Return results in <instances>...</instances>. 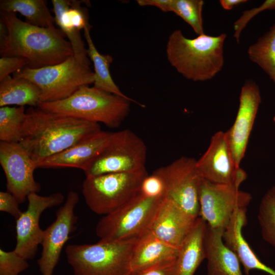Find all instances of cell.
<instances>
[{
    "instance_id": "16",
    "label": "cell",
    "mask_w": 275,
    "mask_h": 275,
    "mask_svg": "<svg viewBox=\"0 0 275 275\" xmlns=\"http://www.w3.org/2000/svg\"><path fill=\"white\" fill-rule=\"evenodd\" d=\"M261 99L258 86L252 81L241 88L239 105L232 126L226 132L235 165L240 167Z\"/></svg>"
},
{
    "instance_id": "11",
    "label": "cell",
    "mask_w": 275,
    "mask_h": 275,
    "mask_svg": "<svg viewBox=\"0 0 275 275\" xmlns=\"http://www.w3.org/2000/svg\"><path fill=\"white\" fill-rule=\"evenodd\" d=\"M251 195L233 184H219L202 178L199 189L200 216L212 228L225 229L237 208H245Z\"/></svg>"
},
{
    "instance_id": "29",
    "label": "cell",
    "mask_w": 275,
    "mask_h": 275,
    "mask_svg": "<svg viewBox=\"0 0 275 275\" xmlns=\"http://www.w3.org/2000/svg\"><path fill=\"white\" fill-rule=\"evenodd\" d=\"M258 219L263 239L275 249V186L262 198Z\"/></svg>"
},
{
    "instance_id": "13",
    "label": "cell",
    "mask_w": 275,
    "mask_h": 275,
    "mask_svg": "<svg viewBox=\"0 0 275 275\" xmlns=\"http://www.w3.org/2000/svg\"><path fill=\"white\" fill-rule=\"evenodd\" d=\"M0 163L5 175L7 191L19 203H23L30 194L40 191L41 185L34 176L37 163L19 143L0 142Z\"/></svg>"
},
{
    "instance_id": "37",
    "label": "cell",
    "mask_w": 275,
    "mask_h": 275,
    "mask_svg": "<svg viewBox=\"0 0 275 275\" xmlns=\"http://www.w3.org/2000/svg\"><path fill=\"white\" fill-rule=\"evenodd\" d=\"M17 199L8 191L0 192V211L9 213L15 219L19 217L22 211L19 208Z\"/></svg>"
},
{
    "instance_id": "38",
    "label": "cell",
    "mask_w": 275,
    "mask_h": 275,
    "mask_svg": "<svg viewBox=\"0 0 275 275\" xmlns=\"http://www.w3.org/2000/svg\"><path fill=\"white\" fill-rule=\"evenodd\" d=\"M8 37V31L4 21L0 18V50L5 47Z\"/></svg>"
},
{
    "instance_id": "24",
    "label": "cell",
    "mask_w": 275,
    "mask_h": 275,
    "mask_svg": "<svg viewBox=\"0 0 275 275\" xmlns=\"http://www.w3.org/2000/svg\"><path fill=\"white\" fill-rule=\"evenodd\" d=\"M91 29L86 28L84 31L88 46L87 54L92 61L94 68V87L116 95L132 99L124 94L113 80L109 71V67L113 59L109 54H102L98 52L90 36Z\"/></svg>"
},
{
    "instance_id": "3",
    "label": "cell",
    "mask_w": 275,
    "mask_h": 275,
    "mask_svg": "<svg viewBox=\"0 0 275 275\" xmlns=\"http://www.w3.org/2000/svg\"><path fill=\"white\" fill-rule=\"evenodd\" d=\"M226 34L210 36L205 34L194 39L185 37L180 30L169 36L166 45L170 64L185 78L195 81L212 79L224 65Z\"/></svg>"
},
{
    "instance_id": "27",
    "label": "cell",
    "mask_w": 275,
    "mask_h": 275,
    "mask_svg": "<svg viewBox=\"0 0 275 275\" xmlns=\"http://www.w3.org/2000/svg\"><path fill=\"white\" fill-rule=\"evenodd\" d=\"M248 52L250 60L257 64L275 85V24L250 46Z\"/></svg>"
},
{
    "instance_id": "32",
    "label": "cell",
    "mask_w": 275,
    "mask_h": 275,
    "mask_svg": "<svg viewBox=\"0 0 275 275\" xmlns=\"http://www.w3.org/2000/svg\"><path fill=\"white\" fill-rule=\"evenodd\" d=\"M81 3L80 1H71L70 7L67 11L69 21L79 31L92 28L89 23L88 10L80 6Z\"/></svg>"
},
{
    "instance_id": "4",
    "label": "cell",
    "mask_w": 275,
    "mask_h": 275,
    "mask_svg": "<svg viewBox=\"0 0 275 275\" xmlns=\"http://www.w3.org/2000/svg\"><path fill=\"white\" fill-rule=\"evenodd\" d=\"M130 102L144 106L133 99L116 95L94 86L85 85L68 98L52 102H40L38 107L117 128L129 114Z\"/></svg>"
},
{
    "instance_id": "25",
    "label": "cell",
    "mask_w": 275,
    "mask_h": 275,
    "mask_svg": "<svg viewBox=\"0 0 275 275\" xmlns=\"http://www.w3.org/2000/svg\"><path fill=\"white\" fill-rule=\"evenodd\" d=\"M0 9L8 12H18L25 17L26 22L42 28L54 26L52 16L44 0H1Z\"/></svg>"
},
{
    "instance_id": "9",
    "label": "cell",
    "mask_w": 275,
    "mask_h": 275,
    "mask_svg": "<svg viewBox=\"0 0 275 275\" xmlns=\"http://www.w3.org/2000/svg\"><path fill=\"white\" fill-rule=\"evenodd\" d=\"M147 147L129 129L112 132L100 153L84 171L86 176L136 171L145 167Z\"/></svg>"
},
{
    "instance_id": "33",
    "label": "cell",
    "mask_w": 275,
    "mask_h": 275,
    "mask_svg": "<svg viewBox=\"0 0 275 275\" xmlns=\"http://www.w3.org/2000/svg\"><path fill=\"white\" fill-rule=\"evenodd\" d=\"M272 9H275V0H267L258 7L244 11L242 16L234 23V36L237 42L239 43L241 31L254 16L264 10Z\"/></svg>"
},
{
    "instance_id": "28",
    "label": "cell",
    "mask_w": 275,
    "mask_h": 275,
    "mask_svg": "<svg viewBox=\"0 0 275 275\" xmlns=\"http://www.w3.org/2000/svg\"><path fill=\"white\" fill-rule=\"evenodd\" d=\"M26 112L24 106L0 107V141L18 143L22 140Z\"/></svg>"
},
{
    "instance_id": "31",
    "label": "cell",
    "mask_w": 275,
    "mask_h": 275,
    "mask_svg": "<svg viewBox=\"0 0 275 275\" xmlns=\"http://www.w3.org/2000/svg\"><path fill=\"white\" fill-rule=\"evenodd\" d=\"M29 267L28 260L14 250L7 252L0 249V275H19Z\"/></svg>"
},
{
    "instance_id": "26",
    "label": "cell",
    "mask_w": 275,
    "mask_h": 275,
    "mask_svg": "<svg viewBox=\"0 0 275 275\" xmlns=\"http://www.w3.org/2000/svg\"><path fill=\"white\" fill-rule=\"evenodd\" d=\"M51 2L56 23L69 39L72 47L74 57L83 65L90 67L91 62L88 57L87 49L85 47L80 31L71 24L67 15L71 1L52 0Z\"/></svg>"
},
{
    "instance_id": "15",
    "label": "cell",
    "mask_w": 275,
    "mask_h": 275,
    "mask_svg": "<svg viewBox=\"0 0 275 275\" xmlns=\"http://www.w3.org/2000/svg\"><path fill=\"white\" fill-rule=\"evenodd\" d=\"M196 167L202 178L215 183L240 187L247 177L245 172L236 166L226 132L221 131L212 136L207 150L197 160Z\"/></svg>"
},
{
    "instance_id": "18",
    "label": "cell",
    "mask_w": 275,
    "mask_h": 275,
    "mask_svg": "<svg viewBox=\"0 0 275 275\" xmlns=\"http://www.w3.org/2000/svg\"><path fill=\"white\" fill-rule=\"evenodd\" d=\"M112 132H99L37 163V168H74L84 171L108 143Z\"/></svg>"
},
{
    "instance_id": "7",
    "label": "cell",
    "mask_w": 275,
    "mask_h": 275,
    "mask_svg": "<svg viewBox=\"0 0 275 275\" xmlns=\"http://www.w3.org/2000/svg\"><path fill=\"white\" fill-rule=\"evenodd\" d=\"M26 78L41 90L40 102H52L71 96L82 86L94 83V73L74 56L54 65L32 69L25 66L13 73Z\"/></svg>"
},
{
    "instance_id": "39",
    "label": "cell",
    "mask_w": 275,
    "mask_h": 275,
    "mask_svg": "<svg viewBox=\"0 0 275 275\" xmlns=\"http://www.w3.org/2000/svg\"><path fill=\"white\" fill-rule=\"evenodd\" d=\"M245 0H221L219 1L222 7L225 10H230L235 6L245 3Z\"/></svg>"
},
{
    "instance_id": "23",
    "label": "cell",
    "mask_w": 275,
    "mask_h": 275,
    "mask_svg": "<svg viewBox=\"0 0 275 275\" xmlns=\"http://www.w3.org/2000/svg\"><path fill=\"white\" fill-rule=\"evenodd\" d=\"M41 90L31 81L9 76L0 81V106L16 105L38 107Z\"/></svg>"
},
{
    "instance_id": "34",
    "label": "cell",
    "mask_w": 275,
    "mask_h": 275,
    "mask_svg": "<svg viewBox=\"0 0 275 275\" xmlns=\"http://www.w3.org/2000/svg\"><path fill=\"white\" fill-rule=\"evenodd\" d=\"M129 275H177V258L162 261Z\"/></svg>"
},
{
    "instance_id": "6",
    "label": "cell",
    "mask_w": 275,
    "mask_h": 275,
    "mask_svg": "<svg viewBox=\"0 0 275 275\" xmlns=\"http://www.w3.org/2000/svg\"><path fill=\"white\" fill-rule=\"evenodd\" d=\"M148 175L145 168L133 172L88 176L82 183V196L92 211L105 215L138 195L143 181Z\"/></svg>"
},
{
    "instance_id": "1",
    "label": "cell",
    "mask_w": 275,
    "mask_h": 275,
    "mask_svg": "<svg viewBox=\"0 0 275 275\" xmlns=\"http://www.w3.org/2000/svg\"><path fill=\"white\" fill-rule=\"evenodd\" d=\"M101 131L99 123L31 107L19 143L37 163Z\"/></svg>"
},
{
    "instance_id": "5",
    "label": "cell",
    "mask_w": 275,
    "mask_h": 275,
    "mask_svg": "<svg viewBox=\"0 0 275 275\" xmlns=\"http://www.w3.org/2000/svg\"><path fill=\"white\" fill-rule=\"evenodd\" d=\"M138 237L94 244H72L65 249L74 275H129Z\"/></svg>"
},
{
    "instance_id": "8",
    "label": "cell",
    "mask_w": 275,
    "mask_h": 275,
    "mask_svg": "<svg viewBox=\"0 0 275 275\" xmlns=\"http://www.w3.org/2000/svg\"><path fill=\"white\" fill-rule=\"evenodd\" d=\"M163 198L147 197L140 192L117 210L103 215L96 225V235L102 241L139 237L148 230Z\"/></svg>"
},
{
    "instance_id": "2",
    "label": "cell",
    "mask_w": 275,
    "mask_h": 275,
    "mask_svg": "<svg viewBox=\"0 0 275 275\" xmlns=\"http://www.w3.org/2000/svg\"><path fill=\"white\" fill-rule=\"evenodd\" d=\"M0 15L8 31L1 57L24 58L29 62L27 67L37 69L60 64L74 56L61 29L31 25L19 19L16 13L1 11Z\"/></svg>"
},
{
    "instance_id": "35",
    "label": "cell",
    "mask_w": 275,
    "mask_h": 275,
    "mask_svg": "<svg viewBox=\"0 0 275 275\" xmlns=\"http://www.w3.org/2000/svg\"><path fill=\"white\" fill-rule=\"evenodd\" d=\"M164 187L163 183L157 175L153 173L148 175L143 181L140 193L149 197H163Z\"/></svg>"
},
{
    "instance_id": "19",
    "label": "cell",
    "mask_w": 275,
    "mask_h": 275,
    "mask_svg": "<svg viewBox=\"0 0 275 275\" xmlns=\"http://www.w3.org/2000/svg\"><path fill=\"white\" fill-rule=\"evenodd\" d=\"M246 210L245 208L235 210L224 231V242L237 256L246 275H249L253 270H259L270 275H275V270L258 258L242 235V228L246 224Z\"/></svg>"
},
{
    "instance_id": "14",
    "label": "cell",
    "mask_w": 275,
    "mask_h": 275,
    "mask_svg": "<svg viewBox=\"0 0 275 275\" xmlns=\"http://www.w3.org/2000/svg\"><path fill=\"white\" fill-rule=\"evenodd\" d=\"M28 206L16 219V244L14 251L26 260L33 259L41 244L44 230L39 226L40 217L46 209L61 204L64 196L61 193L42 196L32 193L27 197Z\"/></svg>"
},
{
    "instance_id": "10",
    "label": "cell",
    "mask_w": 275,
    "mask_h": 275,
    "mask_svg": "<svg viewBox=\"0 0 275 275\" xmlns=\"http://www.w3.org/2000/svg\"><path fill=\"white\" fill-rule=\"evenodd\" d=\"M193 158L181 157L153 172L161 179L163 197L174 202L193 216H200L199 189L202 179Z\"/></svg>"
},
{
    "instance_id": "30",
    "label": "cell",
    "mask_w": 275,
    "mask_h": 275,
    "mask_svg": "<svg viewBox=\"0 0 275 275\" xmlns=\"http://www.w3.org/2000/svg\"><path fill=\"white\" fill-rule=\"evenodd\" d=\"M202 0H170L169 12H173L189 24L198 36L204 34Z\"/></svg>"
},
{
    "instance_id": "40",
    "label": "cell",
    "mask_w": 275,
    "mask_h": 275,
    "mask_svg": "<svg viewBox=\"0 0 275 275\" xmlns=\"http://www.w3.org/2000/svg\"><path fill=\"white\" fill-rule=\"evenodd\" d=\"M273 120H274V122H275V116H274V117L273 118Z\"/></svg>"
},
{
    "instance_id": "36",
    "label": "cell",
    "mask_w": 275,
    "mask_h": 275,
    "mask_svg": "<svg viewBox=\"0 0 275 275\" xmlns=\"http://www.w3.org/2000/svg\"><path fill=\"white\" fill-rule=\"evenodd\" d=\"M28 64V61L24 58L2 57L0 58V81Z\"/></svg>"
},
{
    "instance_id": "12",
    "label": "cell",
    "mask_w": 275,
    "mask_h": 275,
    "mask_svg": "<svg viewBox=\"0 0 275 275\" xmlns=\"http://www.w3.org/2000/svg\"><path fill=\"white\" fill-rule=\"evenodd\" d=\"M78 201L76 192L69 191L64 204L56 212L55 221L44 230L41 255L37 260L42 275L52 274L64 245L76 229L78 217L74 210Z\"/></svg>"
},
{
    "instance_id": "17",
    "label": "cell",
    "mask_w": 275,
    "mask_h": 275,
    "mask_svg": "<svg viewBox=\"0 0 275 275\" xmlns=\"http://www.w3.org/2000/svg\"><path fill=\"white\" fill-rule=\"evenodd\" d=\"M198 218L163 197L148 231L166 243L179 249Z\"/></svg>"
},
{
    "instance_id": "22",
    "label": "cell",
    "mask_w": 275,
    "mask_h": 275,
    "mask_svg": "<svg viewBox=\"0 0 275 275\" xmlns=\"http://www.w3.org/2000/svg\"><path fill=\"white\" fill-rule=\"evenodd\" d=\"M206 228V221L198 217L179 248L177 258V275H194L206 259L204 238Z\"/></svg>"
},
{
    "instance_id": "20",
    "label": "cell",
    "mask_w": 275,
    "mask_h": 275,
    "mask_svg": "<svg viewBox=\"0 0 275 275\" xmlns=\"http://www.w3.org/2000/svg\"><path fill=\"white\" fill-rule=\"evenodd\" d=\"M224 229L207 224L204 245L208 275H243L235 254L224 242Z\"/></svg>"
},
{
    "instance_id": "21",
    "label": "cell",
    "mask_w": 275,
    "mask_h": 275,
    "mask_svg": "<svg viewBox=\"0 0 275 275\" xmlns=\"http://www.w3.org/2000/svg\"><path fill=\"white\" fill-rule=\"evenodd\" d=\"M179 249L166 243L147 230L138 238L132 255L130 273L177 258Z\"/></svg>"
}]
</instances>
